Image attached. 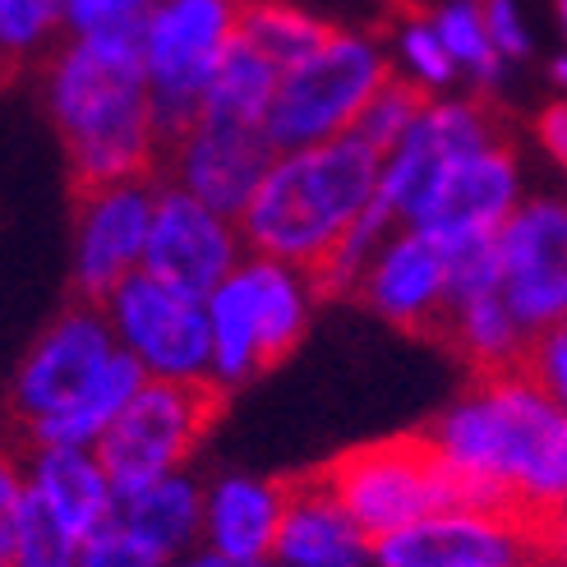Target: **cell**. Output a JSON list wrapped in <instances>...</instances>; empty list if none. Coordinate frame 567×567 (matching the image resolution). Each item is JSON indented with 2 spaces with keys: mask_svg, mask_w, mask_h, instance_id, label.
<instances>
[{
  "mask_svg": "<svg viewBox=\"0 0 567 567\" xmlns=\"http://www.w3.org/2000/svg\"><path fill=\"white\" fill-rule=\"evenodd\" d=\"M462 507H489L563 530L567 411L526 370L475 374L424 430Z\"/></svg>",
  "mask_w": 567,
  "mask_h": 567,
  "instance_id": "6da1fadb",
  "label": "cell"
},
{
  "mask_svg": "<svg viewBox=\"0 0 567 567\" xmlns=\"http://www.w3.org/2000/svg\"><path fill=\"white\" fill-rule=\"evenodd\" d=\"M144 23H111L65 38L42 61L47 111L65 144L74 189L157 176L162 138L144 83Z\"/></svg>",
  "mask_w": 567,
  "mask_h": 567,
  "instance_id": "7a4b0ae2",
  "label": "cell"
},
{
  "mask_svg": "<svg viewBox=\"0 0 567 567\" xmlns=\"http://www.w3.org/2000/svg\"><path fill=\"white\" fill-rule=\"evenodd\" d=\"M144 374L121 355L102 305L74 300L23 351L10 415L23 447H93L125 411Z\"/></svg>",
  "mask_w": 567,
  "mask_h": 567,
  "instance_id": "3957f363",
  "label": "cell"
},
{
  "mask_svg": "<svg viewBox=\"0 0 567 567\" xmlns=\"http://www.w3.org/2000/svg\"><path fill=\"white\" fill-rule=\"evenodd\" d=\"M379 162L383 157L370 144H360L355 134L277 153L236 217L245 254L309 272L370 208Z\"/></svg>",
  "mask_w": 567,
  "mask_h": 567,
  "instance_id": "277c9868",
  "label": "cell"
},
{
  "mask_svg": "<svg viewBox=\"0 0 567 567\" xmlns=\"http://www.w3.org/2000/svg\"><path fill=\"white\" fill-rule=\"evenodd\" d=\"M315 475L370 540H383V535L430 513H443V507H462L457 485H452V475L443 471L439 452L424 434H392L360 443L342 452V457H332L328 466H319Z\"/></svg>",
  "mask_w": 567,
  "mask_h": 567,
  "instance_id": "5b68a950",
  "label": "cell"
},
{
  "mask_svg": "<svg viewBox=\"0 0 567 567\" xmlns=\"http://www.w3.org/2000/svg\"><path fill=\"white\" fill-rule=\"evenodd\" d=\"M392 74V61L379 42L360 33H337L305 55L300 65L277 74V89L264 116V134L277 153L323 144V138L351 134L360 106L374 97V89Z\"/></svg>",
  "mask_w": 567,
  "mask_h": 567,
  "instance_id": "8992f818",
  "label": "cell"
},
{
  "mask_svg": "<svg viewBox=\"0 0 567 567\" xmlns=\"http://www.w3.org/2000/svg\"><path fill=\"white\" fill-rule=\"evenodd\" d=\"M217 411L221 396L204 383H138L125 411L93 443L116 498L144 489L172 471H189Z\"/></svg>",
  "mask_w": 567,
  "mask_h": 567,
  "instance_id": "52a82bcc",
  "label": "cell"
},
{
  "mask_svg": "<svg viewBox=\"0 0 567 567\" xmlns=\"http://www.w3.org/2000/svg\"><path fill=\"white\" fill-rule=\"evenodd\" d=\"M231 42V0H153L144 23V83L162 148L204 106L208 74Z\"/></svg>",
  "mask_w": 567,
  "mask_h": 567,
  "instance_id": "ba28073f",
  "label": "cell"
},
{
  "mask_svg": "<svg viewBox=\"0 0 567 567\" xmlns=\"http://www.w3.org/2000/svg\"><path fill=\"white\" fill-rule=\"evenodd\" d=\"M563 530L489 507H443L374 540V567H545Z\"/></svg>",
  "mask_w": 567,
  "mask_h": 567,
  "instance_id": "9c48e42d",
  "label": "cell"
},
{
  "mask_svg": "<svg viewBox=\"0 0 567 567\" xmlns=\"http://www.w3.org/2000/svg\"><path fill=\"white\" fill-rule=\"evenodd\" d=\"M102 319L121 355L148 383H204L208 388V319L204 300L172 291L148 272L125 277L102 300Z\"/></svg>",
  "mask_w": 567,
  "mask_h": 567,
  "instance_id": "30bf717a",
  "label": "cell"
},
{
  "mask_svg": "<svg viewBox=\"0 0 567 567\" xmlns=\"http://www.w3.org/2000/svg\"><path fill=\"white\" fill-rule=\"evenodd\" d=\"M498 296L535 337L567 319V208L554 194H530L498 226Z\"/></svg>",
  "mask_w": 567,
  "mask_h": 567,
  "instance_id": "8fae6325",
  "label": "cell"
},
{
  "mask_svg": "<svg viewBox=\"0 0 567 567\" xmlns=\"http://www.w3.org/2000/svg\"><path fill=\"white\" fill-rule=\"evenodd\" d=\"M157 185H162L157 176H138V181H111V185L79 189L74 254H70V277H74L79 300L102 305L125 277L138 272Z\"/></svg>",
  "mask_w": 567,
  "mask_h": 567,
  "instance_id": "7c38bea8",
  "label": "cell"
},
{
  "mask_svg": "<svg viewBox=\"0 0 567 567\" xmlns=\"http://www.w3.org/2000/svg\"><path fill=\"white\" fill-rule=\"evenodd\" d=\"M277 148L268 144L264 125H240V121H217V116H198L181 138L162 148L157 181L185 189L198 198L204 208L221 217H240L249 204L254 185L264 181L272 166Z\"/></svg>",
  "mask_w": 567,
  "mask_h": 567,
  "instance_id": "4fadbf2b",
  "label": "cell"
},
{
  "mask_svg": "<svg viewBox=\"0 0 567 567\" xmlns=\"http://www.w3.org/2000/svg\"><path fill=\"white\" fill-rule=\"evenodd\" d=\"M240 259H245V240L231 217L204 208L198 198H189L185 189L166 181L157 185L138 272H148L153 281H162L172 291L204 300L221 277H231L240 268Z\"/></svg>",
  "mask_w": 567,
  "mask_h": 567,
  "instance_id": "5bb4252c",
  "label": "cell"
},
{
  "mask_svg": "<svg viewBox=\"0 0 567 567\" xmlns=\"http://www.w3.org/2000/svg\"><path fill=\"white\" fill-rule=\"evenodd\" d=\"M522 198L526 189H522L517 148H513V138H498L489 148L447 162V172L439 176L415 226L424 236H434L443 249L494 240L498 226L517 213Z\"/></svg>",
  "mask_w": 567,
  "mask_h": 567,
  "instance_id": "9a60e30c",
  "label": "cell"
},
{
  "mask_svg": "<svg viewBox=\"0 0 567 567\" xmlns=\"http://www.w3.org/2000/svg\"><path fill=\"white\" fill-rule=\"evenodd\" d=\"M351 296L396 332L439 337L447 309V249L420 226H392Z\"/></svg>",
  "mask_w": 567,
  "mask_h": 567,
  "instance_id": "2e32d148",
  "label": "cell"
},
{
  "mask_svg": "<svg viewBox=\"0 0 567 567\" xmlns=\"http://www.w3.org/2000/svg\"><path fill=\"white\" fill-rule=\"evenodd\" d=\"M281 507H287V480L259 471H217L213 480H204L198 549L236 563H268Z\"/></svg>",
  "mask_w": 567,
  "mask_h": 567,
  "instance_id": "e0dca14e",
  "label": "cell"
},
{
  "mask_svg": "<svg viewBox=\"0 0 567 567\" xmlns=\"http://www.w3.org/2000/svg\"><path fill=\"white\" fill-rule=\"evenodd\" d=\"M272 567H374V540L364 535L323 480L309 471L287 480V507L272 540Z\"/></svg>",
  "mask_w": 567,
  "mask_h": 567,
  "instance_id": "ac0fdd59",
  "label": "cell"
},
{
  "mask_svg": "<svg viewBox=\"0 0 567 567\" xmlns=\"http://www.w3.org/2000/svg\"><path fill=\"white\" fill-rule=\"evenodd\" d=\"M23 485L28 503L79 545L116 517V489L93 447H23Z\"/></svg>",
  "mask_w": 567,
  "mask_h": 567,
  "instance_id": "d6986e66",
  "label": "cell"
},
{
  "mask_svg": "<svg viewBox=\"0 0 567 567\" xmlns=\"http://www.w3.org/2000/svg\"><path fill=\"white\" fill-rule=\"evenodd\" d=\"M204 319H208V388L226 402L231 392L249 388L268 370L259 319H254V300L240 268L231 277H221L204 296Z\"/></svg>",
  "mask_w": 567,
  "mask_h": 567,
  "instance_id": "ffe728a7",
  "label": "cell"
},
{
  "mask_svg": "<svg viewBox=\"0 0 567 567\" xmlns=\"http://www.w3.org/2000/svg\"><path fill=\"white\" fill-rule=\"evenodd\" d=\"M240 272H245V287L254 300V319H259L264 364L272 370V364H281L305 342L309 323H315V309H319V291L305 268L259 259V254H245Z\"/></svg>",
  "mask_w": 567,
  "mask_h": 567,
  "instance_id": "44dd1931",
  "label": "cell"
},
{
  "mask_svg": "<svg viewBox=\"0 0 567 567\" xmlns=\"http://www.w3.org/2000/svg\"><path fill=\"white\" fill-rule=\"evenodd\" d=\"M198 507H204V480L194 471H172L153 485L116 498V522L134 540H144L157 558H181L198 549Z\"/></svg>",
  "mask_w": 567,
  "mask_h": 567,
  "instance_id": "7402d4cb",
  "label": "cell"
},
{
  "mask_svg": "<svg viewBox=\"0 0 567 567\" xmlns=\"http://www.w3.org/2000/svg\"><path fill=\"white\" fill-rule=\"evenodd\" d=\"M439 342H447V351L471 374H498V370H522L530 332L513 319V309L503 305L498 291H480V296L447 300Z\"/></svg>",
  "mask_w": 567,
  "mask_h": 567,
  "instance_id": "603a6c76",
  "label": "cell"
},
{
  "mask_svg": "<svg viewBox=\"0 0 567 567\" xmlns=\"http://www.w3.org/2000/svg\"><path fill=\"white\" fill-rule=\"evenodd\" d=\"M332 33V23L305 14L300 6H287V0H231V38L254 55H264L277 74L315 55Z\"/></svg>",
  "mask_w": 567,
  "mask_h": 567,
  "instance_id": "cb8c5ba5",
  "label": "cell"
},
{
  "mask_svg": "<svg viewBox=\"0 0 567 567\" xmlns=\"http://www.w3.org/2000/svg\"><path fill=\"white\" fill-rule=\"evenodd\" d=\"M272 89H277V70L264 61V55H254L249 47H240L231 38V42H226V51H221L217 70L208 74V89H204V106H198V116L264 125Z\"/></svg>",
  "mask_w": 567,
  "mask_h": 567,
  "instance_id": "d4e9b609",
  "label": "cell"
},
{
  "mask_svg": "<svg viewBox=\"0 0 567 567\" xmlns=\"http://www.w3.org/2000/svg\"><path fill=\"white\" fill-rule=\"evenodd\" d=\"M392 217L374 204L370 198V208H364L347 231H342V240H337L323 259L309 268V281H315V291H319V300H332V296H351L355 291V281H360V272H364V264L374 259V249L383 245V236L392 231Z\"/></svg>",
  "mask_w": 567,
  "mask_h": 567,
  "instance_id": "484cf974",
  "label": "cell"
},
{
  "mask_svg": "<svg viewBox=\"0 0 567 567\" xmlns=\"http://www.w3.org/2000/svg\"><path fill=\"white\" fill-rule=\"evenodd\" d=\"M70 38L61 0H0V51L14 70L42 65L47 55Z\"/></svg>",
  "mask_w": 567,
  "mask_h": 567,
  "instance_id": "4316f807",
  "label": "cell"
},
{
  "mask_svg": "<svg viewBox=\"0 0 567 567\" xmlns=\"http://www.w3.org/2000/svg\"><path fill=\"white\" fill-rule=\"evenodd\" d=\"M424 106H430V93H424L420 83H411L406 74L392 70V74L379 83V89H374V97L360 106L351 134L383 157V153H392L396 144H402V134L415 125V116H420Z\"/></svg>",
  "mask_w": 567,
  "mask_h": 567,
  "instance_id": "83f0119b",
  "label": "cell"
},
{
  "mask_svg": "<svg viewBox=\"0 0 567 567\" xmlns=\"http://www.w3.org/2000/svg\"><path fill=\"white\" fill-rule=\"evenodd\" d=\"M434 33L443 42V51L452 55V65H457V74L466 70L475 79V93H494L498 79H503V61L498 51L489 47L485 28H480V14L471 0H457V6H443L439 19H434Z\"/></svg>",
  "mask_w": 567,
  "mask_h": 567,
  "instance_id": "f1b7e54d",
  "label": "cell"
},
{
  "mask_svg": "<svg viewBox=\"0 0 567 567\" xmlns=\"http://www.w3.org/2000/svg\"><path fill=\"white\" fill-rule=\"evenodd\" d=\"M396 47H402V70L411 83H420L430 97H439L452 79H457V65H452V55L443 51L439 33L430 19H411V23H396Z\"/></svg>",
  "mask_w": 567,
  "mask_h": 567,
  "instance_id": "f546056e",
  "label": "cell"
},
{
  "mask_svg": "<svg viewBox=\"0 0 567 567\" xmlns=\"http://www.w3.org/2000/svg\"><path fill=\"white\" fill-rule=\"evenodd\" d=\"M74 558H79V540H70L42 507L23 503V517L10 545V567H74Z\"/></svg>",
  "mask_w": 567,
  "mask_h": 567,
  "instance_id": "4dcf8cb0",
  "label": "cell"
},
{
  "mask_svg": "<svg viewBox=\"0 0 567 567\" xmlns=\"http://www.w3.org/2000/svg\"><path fill=\"white\" fill-rule=\"evenodd\" d=\"M74 567H166V558H157L144 540H134L130 530H121L116 522H111L79 545Z\"/></svg>",
  "mask_w": 567,
  "mask_h": 567,
  "instance_id": "1f68e13d",
  "label": "cell"
},
{
  "mask_svg": "<svg viewBox=\"0 0 567 567\" xmlns=\"http://www.w3.org/2000/svg\"><path fill=\"white\" fill-rule=\"evenodd\" d=\"M522 370L530 374V383H540L549 396H567V328H545L535 332L526 342V355H522Z\"/></svg>",
  "mask_w": 567,
  "mask_h": 567,
  "instance_id": "d6a6232c",
  "label": "cell"
},
{
  "mask_svg": "<svg viewBox=\"0 0 567 567\" xmlns=\"http://www.w3.org/2000/svg\"><path fill=\"white\" fill-rule=\"evenodd\" d=\"M28 503V485H23V452L14 443L0 439V567H10V545Z\"/></svg>",
  "mask_w": 567,
  "mask_h": 567,
  "instance_id": "836d02e7",
  "label": "cell"
},
{
  "mask_svg": "<svg viewBox=\"0 0 567 567\" xmlns=\"http://www.w3.org/2000/svg\"><path fill=\"white\" fill-rule=\"evenodd\" d=\"M65 28L70 38H89L97 28L111 23H130V19H148L153 0H65Z\"/></svg>",
  "mask_w": 567,
  "mask_h": 567,
  "instance_id": "e575fe53",
  "label": "cell"
},
{
  "mask_svg": "<svg viewBox=\"0 0 567 567\" xmlns=\"http://www.w3.org/2000/svg\"><path fill=\"white\" fill-rule=\"evenodd\" d=\"M471 6L480 14V28H485L489 47L498 51V61H522V55H530V38L513 10V0H471Z\"/></svg>",
  "mask_w": 567,
  "mask_h": 567,
  "instance_id": "d590c367",
  "label": "cell"
},
{
  "mask_svg": "<svg viewBox=\"0 0 567 567\" xmlns=\"http://www.w3.org/2000/svg\"><path fill=\"white\" fill-rule=\"evenodd\" d=\"M535 134H540V144L554 162L567 157V111H563V102H549L540 116H535Z\"/></svg>",
  "mask_w": 567,
  "mask_h": 567,
  "instance_id": "8d00e7d4",
  "label": "cell"
},
{
  "mask_svg": "<svg viewBox=\"0 0 567 567\" xmlns=\"http://www.w3.org/2000/svg\"><path fill=\"white\" fill-rule=\"evenodd\" d=\"M166 567H272V563H236V558H221V554H208V549H189V554L172 558Z\"/></svg>",
  "mask_w": 567,
  "mask_h": 567,
  "instance_id": "74e56055",
  "label": "cell"
},
{
  "mask_svg": "<svg viewBox=\"0 0 567 567\" xmlns=\"http://www.w3.org/2000/svg\"><path fill=\"white\" fill-rule=\"evenodd\" d=\"M545 567H563V563H558V558H554V563H545Z\"/></svg>",
  "mask_w": 567,
  "mask_h": 567,
  "instance_id": "f35d334b",
  "label": "cell"
},
{
  "mask_svg": "<svg viewBox=\"0 0 567 567\" xmlns=\"http://www.w3.org/2000/svg\"><path fill=\"white\" fill-rule=\"evenodd\" d=\"M61 6H65V0H61Z\"/></svg>",
  "mask_w": 567,
  "mask_h": 567,
  "instance_id": "ab89813d",
  "label": "cell"
}]
</instances>
